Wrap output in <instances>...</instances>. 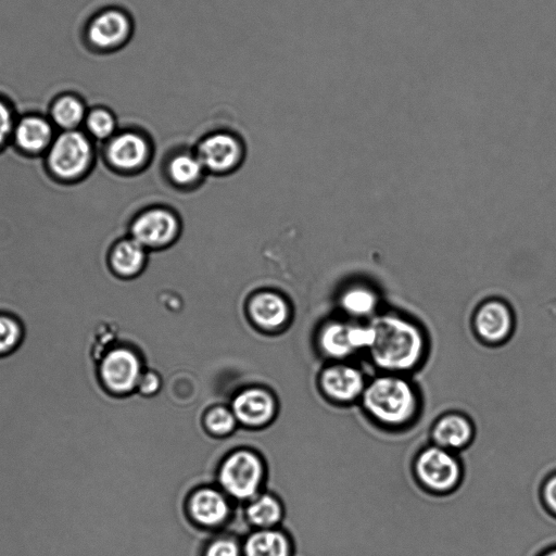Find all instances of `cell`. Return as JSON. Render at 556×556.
Masks as SVG:
<instances>
[{
    "instance_id": "obj_23",
    "label": "cell",
    "mask_w": 556,
    "mask_h": 556,
    "mask_svg": "<svg viewBox=\"0 0 556 556\" xmlns=\"http://www.w3.org/2000/svg\"><path fill=\"white\" fill-rule=\"evenodd\" d=\"M23 328L13 316L0 314V355L13 352L21 343Z\"/></svg>"
},
{
    "instance_id": "obj_7",
    "label": "cell",
    "mask_w": 556,
    "mask_h": 556,
    "mask_svg": "<svg viewBox=\"0 0 556 556\" xmlns=\"http://www.w3.org/2000/svg\"><path fill=\"white\" fill-rule=\"evenodd\" d=\"M475 437L473 421L458 410L441 414L430 428L431 443L457 454L470 446Z\"/></svg>"
},
{
    "instance_id": "obj_24",
    "label": "cell",
    "mask_w": 556,
    "mask_h": 556,
    "mask_svg": "<svg viewBox=\"0 0 556 556\" xmlns=\"http://www.w3.org/2000/svg\"><path fill=\"white\" fill-rule=\"evenodd\" d=\"M202 166L198 157L178 155L169 164V174L178 184H190L200 176Z\"/></svg>"
},
{
    "instance_id": "obj_11",
    "label": "cell",
    "mask_w": 556,
    "mask_h": 556,
    "mask_svg": "<svg viewBox=\"0 0 556 556\" xmlns=\"http://www.w3.org/2000/svg\"><path fill=\"white\" fill-rule=\"evenodd\" d=\"M129 17L119 10H108L97 16L89 27L90 41L100 48L122 45L129 36Z\"/></svg>"
},
{
    "instance_id": "obj_27",
    "label": "cell",
    "mask_w": 556,
    "mask_h": 556,
    "mask_svg": "<svg viewBox=\"0 0 556 556\" xmlns=\"http://www.w3.org/2000/svg\"><path fill=\"white\" fill-rule=\"evenodd\" d=\"M207 425L212 430L224 433L232 429L235 419L225 408H216L210 413Z\"/></svg>"
},
{
    "instance_id": "obj_20",
    "label": "cell",
    "mask_w": 556,
    "mask_h": 556,
    "mask_svg": "<svg viewBox=\"0 0 556 556\" xmlns=\"http://www.w3.org/2000/svg\"><path fill=\"white\" fill-rule=\"evenodd\" d=\"M244 554L245 556H289V543L279 532L262 531L249 538Z\"/></svg>"
},
{
    "instance_id": "obj_31",
    "label": "cell",
    "mask_w": 556,
    "mask_h": 556,
    "mask_svg": "<svg viewBox=\"0 0 556 556\" xmlns=\"http://www.w3.org/2000/svg\"><path fill=\"white\" fill-rule=\"evenodd\" d=\"M159 380L156 376L147 374L140 383V390L144 393H151L157 389Z\"/></svg>"
},
{
    "instance_id": "obj_10",
    "label": "cell",
    "mask_w": 556,
    "mask_h": 556,
    "mask_svg": "<svg viewBox=\"0 0 556 556\" xmlns=\"http://www.w3.org/2000/svg\"><path fill=\"white\" fill-rule=\"evenodd\" d=\"M513 320L509 309L502 303L492 301L483 304L475 317V330L488 344L506 341L511 332Z\"/></svg>"
},
{
    "instance_id": "obj_15",
    "label": "cell",
    "mask_w": 556,
    "mask_h": 556,
    "mask_svg": "<svg viewBox=\"0 0 556 556\" xmlns=\"http://www.w3.org/2000/svg\"><path fill=\"white\" fill-rule=\"evenodd\" d=\"M233 408L238 418L243 422L261 424L271 416L274 403L266 392L249 390L235 400Z\"/></svg>"
},
{
    "instance_id": "obj_22",
    "label": "cell",
    "mask_w": 556,
    "mask_h": 556,
    "mask_svg": "<svg viewBox=\"0 0 556 556\" xmlns=\"http://www.w3.org/2000/svg\"><path fill=\"white\" fill-rule=\"evenodd\" d=\"M280 514L281 510L278 502L267 495L256 500L248 509L249 518L258 526H269L277 522Z\"/></svg>"
},
{
    "instance_id": "obj_26",
    "label": "cell",
    "mask_w": 556,
    "mask_h": 556,
    "mask_svg": "<svg viewBox=\"0 0 556 556\" xmlns=\"http://www.w3.org/2000/svg\"><path fill=\"white\" fill-rule=\"evenodd\" d=\"M87 128L96 138L105 139L112 135L115 119L110 112L98 109L90 112L87 118Z\"/></svg>"
},
{
    "instance_id": "obj_18",
    "label": "cell",
    "mask_w": 556,
    "mask_h": 556,
    "mask_svg": "<svg viewBox=\"0 0 556 556\" xmlns=\"http://www.w3.org/2000/svg\"><path fill=\"white\" fill-rule=\"evenodd\" d=\"M255 321L264 327H277L288 316L286 302L273 293H262L253 299L250 306Z\"/></svg>"
},
{
    "instance_id": "obj_12",
    "label": "cell",
    "mask_w": 556,
    "mask_h": 556,
    "mask_svg": "<svg viewBox=\"0 0 556 556\" xmlns=\"http://www.w3.org/2000/svg\"><path fill=\"white\" fill-rule=\"evenodd\" d=\"M240 154L237 140L227 134H215L206 138L199 147L198 159L202 165L224 170L232 167Z\"/></svg>"
},
{
    "instance_id": "obj_19",
    "label": "cell",
    "mask_w": 556,
    "mask_h": 556,
    "mask_svg": "<svg viewBox=\"0 0 556 556\" xmlns=\"http://www.w3.org/2000/svg\"><path fill=\"white\" fill-rule=\"evenodd\" d=\"M143 262V247L136 240L119 242L111 254L113 269L124 276L136 274L142 267Z\"/></svg>"
},
{
    "instance_id": "obj_30",
    "label": "cell",
    "mask_w": 556,
    "mask_h": 556,
    "mask_svg": "<svg viewBox=\"0 0 556 556\" xmlns=\"http://www.w3.org/2000/svg\"><path fill=\"white\" fill-rule=\"evenodd\" d=\"M11 113L9 109L0 102V144L5 140L8 137L10 129H11Z\"/></svg>"
},
{
    "instance_id": "obj_32",
    "label": "cell",
    "mask_w": 556,
    "mask_h": 556,
    "mask_svg": "<svg viewBox=\"0 0 556 556\" xmlns=\"http://www.w3.org/2000/svg\"><path fill=\"white\" fill-rule=\"evenodd\" d=\"M541 556H556V548L543 553Z\"/></svg>"
},
{
    "instance_id": "obj_13",
    "label": "cell",
    "mask_w": 556,
    "mask_h": 556,
    "mask_svg": "<svg viewBox=\"0 0 556 556\" xmlns=\"http://www.w3.org/2000/svg\"><path fill=\"white\" fill-rule=\"evenodd\" d=\"M147 149V143L139 135L126 132L111 141L106 153L113 166L131 169L143 162L148 152Z\"/></svg>"
},
{
    "instance_id": "obj_28",
    "label": "cell",
    "mask_w": 556,
    "mask_h": 556,
    "mask_svg": "<svg viewBox=\"0 0 556 556\" xmlns=\"http://www.w3.org/2000/svg\"><path fill=\"white\" fill-rule=\"evenodd\" d=\"M541 500L545 508L556 516V472L549 475L542 483Z\"/></svg>"
},
{
    "instance_id": "obj_21",
    "label": "cell",
    "mask_w": 556,
    "mask_h": 556,
    "mask_svg": "<svg viewBox=\"0 0 556 556\" xmlns=\"http://www.w3.org/2000/svg\"><path fill=\"white\" fill-rule=\"evenodd\" d=\"M84 116L81 102L72 96L60 98L52 106V118L60 127L71 130Z\"/></svg>"
},
{
    "instance_id": "obj_16",
    "label": "cell",
    "mask_w": 556,
    "mask_h": 556,
    "mask_svg": "<svg viewBox=\"0 0 556 556\" xmlns=\"http://www.w3.org/2000/svg\"><path fill=\"white\" fill-rule=\"evenodd\" d=\"M51 138L50 125L40 117L23 118L15 129V142L22 150L29 153L40 152Z\"/></svg>"
},
{
    "instance_id": "obj_5",
    "label": "cell",
    "mask_w": 556,
    "mask_h": 556,
    "mask_svg": "<svg viewBox=\"0 0 556 556\" xmlns=\"http://www.w3.org/2000/svg\"><path fill=\"white\" fill-rule=\"evenodd\" d=\"M98 375L109 393L121 396L130 392L138 383L140 363L129 349L113 348L100 359Z\"/></svg>"
},
{
    "instance_id": "obj_9",
    "label": "cell",
    "mask_w": 556,
    "mask_h": 556,
    "mask_svg": "<svg viewBox=\"0 0 556 556\" xmlns=\"http://www.w3.org/2000/svg\"><path fill=\"white\" fill-rule=\"evenodd\" d=\"M134 240L142 247H159L170 241L177 232V220L167 211L152 210L139 216L131 227Z\"/></svg>"
},
{
    "instance_id": "obj_17",
    "label": "cell",
    "mask_w": 556,
    "mask_h": 556,
    "mask_svg": "<svg viewBox=\"0 0 556 556\" xmlns=\"http://www.w3.org/2000/svg\"><path fill=\"white\" fill-rule=\"evenodd\" d=\"M191 510L198 521L204 525L222 522L228 513L224 497L213 490H202L192 498Z\"/></svg>"
},
{
    "instance_id": "obj_29",
    "label": "cell",
    "mask_w": 556,
    "mask_h": 556,
    "mask_svg": "<svg viewBox=\"0 0 556 556\" xmlns=\"http://www.w3.org/2000/svg\"><path fill=\"white\" fill-rule=\"evenodd\" d=\"M205 556H240V552L235 542L219 540L210 545Z\"/></svg>"
},
{
    "instance_id": "obj_4",
    "label": "cell",
    "mask_w": 556,
    "mask_h": 556,
    "mask_svg": "<svg viewBox=\"0 0 556 556\" xmlns=\"http://www.w3.org/2000/svg\"><path fill=\"white\" fill-rule=\"evenodd\" d=\"M90 157L91 146L86 136L79 131L66 130L52 143L47 164L56 177L72 179L87 169Z\"/></svg>"
},
{
    "instance_id": "obj_3",
    "label": "cell",
    "mask_w": 556,
    "mask_h": 556,
    "mask_svg": "<svg viewBox=\"0 0 556 556\" xmlns=\"http://www.w3.org/2000/svg\"><path fill=\"white\" fill-rule=\"evenodd\" d=\"M412 473L422 490L444 496L455 492L462 484L464 466L457 453L430 443L415 455Z\"/></svg>"
},
{
    "instance_id": "obj_25",
    "label": "cell",
    "mask_w": 556,
    "mask_h": 556,
    "mask_svg": "<svg viewBox=\"0 0 556 556\" xmlns=\"http://www.w3.org/2000/svg\"><path fill=\"white\" fill-rule=\"evenodd\" d=\"M376 299L374 294L364 289L349 291L343 298L344 308L352 314L364 315L372 311Z\"/></svg>"
},
{
    "instance_id": "obj_1",
    "label": "cell",
    "mask_w": 556,
    "mask_h": 556,
    "mask_svg": "<svg viewBox=\"0 0 556 556\" xmlns=\"http://www.w3.org/2000/svg\"><path fill=\"white\" fill-rule=\"evenodd\" d=\"M367 418L386 430L412 427L421 412V395L410 376L377 372L358 402Z\"/></svg>"
},
{
    "instance_id": "obj_2",
    "label": "cell",
    "mask_w": 556,
    "mask_h": 556,
    "mask_svg": "<svg viewBox=\"0 0 556 556\" xmlns=\"http://www.w3.org/2000/svg\"><path fill=\"white\" fill-rule=\"evenodd\" d=\"M369 328L366 353L377 372L410 376L420 368L426 357V342L415 325L387 316L374 320Z\"/></svg>"
},
{
    "instance_id": "obj_6",
    "label": "cell",
    "mask_w": 556,
    "mask_h": 556,
    "mask_svg": "<svg viewBox=\"0 0 556 556\" xmlns=\"http://www.w3.org/2000/svg\"><path fill=\"white\" fill-rule=\"evenodd\" d=\"M262 477V466L251 453L239 452L224 464L220 480L233 496L245 498L253 495Z\"/></svg>"
},
{
    "instance_id": "obj_8",
    "label": "cell",
    "mask_w": 556,
    "mask_h": 556,
    "mask_svg": "<svg viewBox=\"0 0 556 556\" xmlns=\"http://www.w3.org/2000/svg\"><path fill=\"white\" fill-rule=\"evenodd\" d=\"M369 377L361 367L337 364L328 367L321 377L325 392L341 403L359 402Z\"/></svg>"
},
{
    "instance_id": "obj_14",
    "label": "cell",
    "mask_w": 556,
    "mask_h": 556,
    "mask_svg": "<svg viewBox=\"0 0 556 556\" xmlns=\"http://www.w3.org/2000/svg\"><path fill=\"white\" fill-rule=\"evenodd\" d=\"M321 345L330 356L345 358L355 352L362 351L361 328L340 324L330 325L321 334Z\"/></svg>"
}]
</instances>
